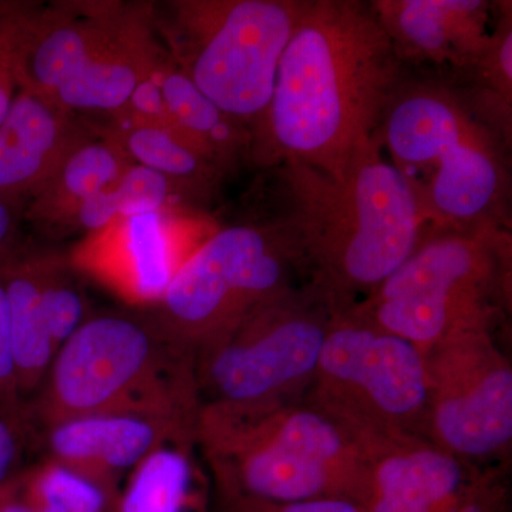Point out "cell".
Listing matches in <instances>:
<instances>
[{
  "instance_id": "cell-23",
  "label": "cell",
  "mask_w": 512,
  "mask_h": 512,
  "mask_svg": "<svg viewBox=\"0 0 512 512\" xmlns=\"http://www.w3.org/2000/svg\"><path fill=\"white\" fill-rule=\"evenodd\" d=\"M167 208L200 211L192 207L187 195L164 175L143 165L131 164L117 180L80 208L70 227V234L82 232L84 237L117 218Z\"/></svg>"
},
{
  "instance_id": "cell-19",
  "label": "cell",
  "mask_w": 512,
  "mask_h": 512,
  "mask_svg": "<svg viewBox=\"0 0 512 512\" xmlns=\"http://www.w3.org/2000/svg\"><path fill=\"white\" fill-rule=\"evenodd\" d=\"M164 103V126L180 134L229 177L251 160L252 134L195 86L167 49L153 69Z\"/></svg>"
},
{
  "instance_id": "cell-20",
  "label": "cell",
  "mask_w": 512,
  "mask_h": 512,
  "mask_svg": "<svg viewBox=\"0 0 512 512\" xmlns=\"http://www.w3.org/2000/svg\"><path fill=\"white\" fill-rule=\"evenodd\" d=\"M99 119L103 120L92 123L101 134L119 144L134 164L150 168L177 185L192 207L202 211L220 194L227 175L180 134L124 114Z\"/></svg>"
},
{
  "instance_id": "cell-9",
  "label": "cell",
  "mask_w": 512,
  "mask_h": 512,
  "mask_svg": "<svg viewBox=\"0 0 512 512\" xmlns=\"http://www.w3.org/2000/svg\"><path fill=\"white\" fill-rule=\"evenodd\" d=\"M363 448L426 439V353L370 325L350 309L335 311L315 376L302 397Z\"/></svg>"
},
{
  "instance_id": "cell-33",
  "label": "cell",
  "mask_w": 512,
  "mask_h": 512,
  "mask_svg": "<svg viewBox=\"0 0 512 512\" xmlns=\"http://www.w3.org/2000/svg\"><path fill=\"white\" fill-rule=\"evenodd\" d=\"M9 5V2H0V12Z\"/></svg>"
},
{
  "instance_id": "cell-30",
  "label": "cell",
  "mask_w": 512,
  "mask_h": 512,
  "mask_svg": "<svg viewBox=\"0 0 512 512\" xmlns=\"http://www.w3.org/2000/svg\"><path fill=\"white\" fill-rule=\"evenodd\" d=\"M19 399L15 359H13L9 303L5 289L0 284V404L2 407H18Z\"/></svg>"
},
{
  "instance_id": "cell-3",
  "label": "cell",
  "mask_w": 512,
  "mask_h": 512,
  "mask_svg": "<svg viewBox=\"0 0 512 512\" xmlns=\"http://www.w3.org/2000/svg\"><path fill=\"white\" fill-rule=\"evenodd\" d=\"M431 231L507 229V140L457 87L403 80L379 130Z\"/></svg>"
},
{
  "instance_id": "cell-1",
  "label": "cell",
  "mask_w": 512,
  "mask_h": 512,
  "mask_svg": "<svg viewBox=\"0 0 512 512\" xmlns=\"http://www.w3.org/2000/svg\"><path fill=\"white\" fill-rule=\"evenodd\" d=\"M403 69L372 3L306 0L249 163L272 170L298 161L339 173L379 136Z\"/></svg>"
},
{
  "instance_id": "cell-10",
  "label": "cell",
  "mask_w": 512,
  "mask_h": 512,
  "mask_svg": "<svg viewBox=\"0 0 512 512\" xmlns=\"http://www.w3.org/2000/svg\"><path fill=\"white\" fill-rule=\"evenodd\" d=\"M305 284L298 256L275 221L220 227L175 276L151 316L195 350L265 303Z\"/></svg>"
},
{
  "instance_id": "cell-13",
  "label": "cell",
  "mask_w": 512,
  "mask_h": 512,
  "mask_svg": "<svg viewBox=\"0 0 512 512\" xmlns=\"http://www.w3.org/2000/svg\"><path fill=\"white\" fill-rule=\"evenodd\" d=\"M218 228L204 212L188 208L120 217L84 235L67 261L131 308L151 311Z\"/></svg>"
},
{
  "instance_id": "cell-31",
  "label": "cell",
  "mask_w": 512,
  "mask_h": 512,
  "mask_svg": "<svg viewBox=\"0 0 512 512\" xmlns=\"http://www.w3.org/2000/svg\"><path fill=\"white\" fill-rule=\"evenodd\" d=\"M25 205L0 197V262L5 261L22 245L20 224Z\"/></svg>"
},
{
  "instance_id": "cell-17",
  "label": "cell",
  "mask_w": 512,
  "mask_h": 512,
  "mask_svg": "<svg viewBox=\"0 0 512 512\" xmlns=\"http://www.w3.org/2000/svg\"><path fill=\"white\" fill-rule=\"evenodd\" d=\"M86 130L83 116L19 89L0 123V197L26 207Z\"/></svg>"
},
{
  "instance_id": "cell-12",
  "label": "cell",
  "mask_w": 512,
  "mask_h": 512,
  "mask_svg": "<svg viewBox=\"0 0 512 512\" xmlns=\"http://www.w3.org/2000/svg\"><path fill=\"white\" fill-rule=\"evenodd\" d=\"M426 439L454 456L505 466L512 444V367L494 329L444 340L426 353Z\"/></svg>"
},
{
  "instance_id": "cell-5",
  "label": "cell",
  "mask_w": 512,
  "mask_h": 512,
  "mask_svg": "<svg viewBox=\"0 0 512 512\" xmlns=\"http://www.w3.org/2000/svg\"><path fill=\"white\" fill-rule=\"evenodd\" d=\"M43 427L89 414H126L194 429L201 402L191 350L153 316H90L57 350L36 390Z\"/></svg>"
},
{
  "instance_id": "cell-4",
  "label": "cell",
  "mask_w": 512,
  "mask_h": 512,
  "mask_svg": "<svg viewBox=\"0 0 512 512\" xmlns=\"http://www.w3.org/2000/svg\"><path fill=\"white\" fill-rule=\"evenodd\" d=\"M194 439L217 494L271 501L362 498L365 450L302 397L201 404Z\"/></svg>"
},
{
  "instance_id": "cell-2",
  "label": "cell",
  "mask_w": 512,
  "mask_h": 512,
  "mask_svg": "<svg viewBox=\"0 0 512 512\" xmlns=\"http://www.w3.org/2000/svg\"><path fill=\"white\" fill-rule=\"evenodd\" d=\"M272 171L279 212L271 220L295 249L305 284L335 311L375 291L431 231L379 136L339 173L298 161Z\"/></svg>"
},
{
  "instance_id": "cell-24",
  "label": "cell",
  "mask_w": 512,
  "mask_h": 512,
  "mask_svg": "<svg viewBox=\"0 0 512 512\" xmlns=\"http://www.w3.org/2000/svg\"><path fill=\"white\" fill-rule=\"evenodd\" d=\"M12 483L33 512H116L120 491L50 458L20 468Z\"/></svg>"
},
{
  "instance_id": "cell-26",
  "label": "cell",
  "mask_w": 512,
  "mask_h": 512,
  "mask_svg": "<svg viewBox=\"0 0 512 512\" xmlns=\"http://www.w3.org/2000/svg\"><path fill=\"white\" fill-rule=\"evenodd\" d=\"M72 272L67 259L46 255L40 303L56 353L90 318L86 295Z\"/></svg>"
},
{
  "instance_id": "cell-14",
  "label": "cell",
  "mask_w": 512,
  "mask_h": 512,
  "mask_svg": "<svg viewBox=\"0 0 512 512\" xmlns=\"http://www.w3.org/2000/svg\"><path fill=\"white\" fill-rule=\"evenodd\" d=\"M366 512H510L505 466L471 463L427 439L365 447Z\"/></svg>"
},
{
  "instance_id": "cell-27",
  "label": "cell",
  "mask_w": 512,
  "mask_h": 512,
  "mask_svg": "<svg viewBox=\"0 0 512 512\" xmlns=\"http://www.w3.org/2000/svg\"><path fill=\"white\" fill-rule=\"evenodd\" d=\"M36 6L32 2H9L0 12V123L19 90V53Z\"/></svg>"
},
{
  "instance_id": "cell-15",
  "label": "cell",
  "mask_w": 512,
  "mask_h": 512,
  "mask_svg": "<svg viewBox=\"0 0 512 512\" xmlns=\"http://www.w3.org/2000/svg\"><path fill=\"white\" fill-rule=\"evenodd\" d=\"M377 18L402 62L468 73L493 35L495 3L487 0H376Z\"/></svg>"
},
{
  "instance_id": "cell-32",
  "label": "cell",
  "mask_w": 512,
  "mask_h": 512,
  "mask_svg": "<svg viewBox=\"0 0 512 512\" xmlns=\"http://www.w3.org/2000/svg\"><path fill=\"white\" fill-rule=\"evenodd\" d=\"M0 512H33L20 500L12 480L0 487Z\"/></svg>"
},
{
  "instance_id": "cell-25",
  "label": "cell",
  "mask_w": 512,
  "mask_h": 512,
  "mask_svg": "<svg viewBox=\"0 0 512 512\" xmlns=\"http://www.w3.org/2000/svg\"><path fill=\"white\" fill-rule=\"evenodd\" d=\"M476 94L464 93L466 99L511 143L512 107V6L495 2V18L490 45L476 66L470 70Z\"/></svg>"
},
{
  "instance_id": "cell-7",
  "label": "cell",
  "mask_w": 512,
  "mask_h": 512,
  "mask_svg": "<svg viewBox=\"0 0 512 512\" xmlns=\"http://www.w3.org/2000/svg\"><path fill=\"white\" fill-rule=\"evenodd\" d=\"M510 272L507 229L430 231L400 268L349 309L427 353L460 333L494 329L510 296Z\"/></svg>"
},
{
  "instance_id": "cell-8",
  "label": "cell",
  "mask_w": 512,
  "mask_h": 512,
  "mask_svg": "<svg viewBox=\"0 0 512 512\" xmlns=\"http://www.w3.org/2000/svg\"><path fill=\"white\" fill-rule=\"evenodd\" d=\"M306 0H174L154 8L158 36L208 99L248 128L261 123Z\"/></svg>"
},
{
  "instance_id": "cell-6",
  "label": "cell",
  "mask_w": 512,
  "mask_h": 512,
  "mask_svg": "<svg viewBox=\"0 0 512 512\" xmlns=\"http://www.w3.org/2000/svg\"><path fill=\"white\" fill-rule=\"evenodd\" d=\"M163 52L153 6L37 5L19 53V89L79 116H111L126 107Z\"/></svg>"
},
{
  "instance_id": "cell-18",
  "label": "cell",
  "mask_w": 512,
  "mask_h": 512,
  "mask_svg": "<svg viewBox=\"0 0 512 512\" xmlns=\"http://www.w3.org/2000/svg\"><path fill=\"white\" fill-rule=\"evenodd\" d=\"M134 164L119 144L101 134L92 120L64 154L42 187L26 202L23 220L47 235L70 234L80 208Z\"/></svg>"
},
{
  "instance_id": "cell-29",
  "label": "cell",
  "mask_w": 512,
  "mask_h": 512,
  "mask_svg": "<svg viewBox=\"0 0 512 512\" xmlns=\"http://www.w3.org/2000/svg\"><path fill=\"white\" fill-rule=\"evenodd\" d=\"M22 407L0 410V487L19 473L26 441V419Z\"/></svg>"
},
{
  "instance_id": "cell-28",
  "label": "cell",
  "mask_w": 512,
  "mask_h": 512,
  "mask_svg": "<svg viewBox=\"0 0 512 512\" xmlns=\"http://www.w3.org/2000/svg\"><path fill=\"white\" fill-rule=\"evenodd\" d=\"M217 512H366L349 498H319L303 501H271L245 495L217 494Z\"/></svg>"
},
{
  "instance_id": "cell-16",
  "label": "cell",
  "mask_w": 512,
  "mask_h": 512,
  "mask_svg": "<svg viewBox=\"0 0 512 512\" xmlns=\"http://www.w3.org/2000/svg\"><path fill=\"white\" fill-rule=\"evenodd\" d=\"M45 429L46 458L116 490L161 444L194 434V429L170 421L126 414H89Z\"/></svg>"
},
{
  "instance_id": "cell-22",
  "label": "cell",
  "mask_w": 512,
  "mask_h": 512,
  "mask_svg": "<svg viewBox=\"0 0 512 512\" xmlns=\"http://www.w3.org/2000/svg\"><path fill=\"white\" fill-rule=\"evenodd\" d=\"M194 434L157 447L121 484L116 512H207Z\"/></svg>"
},
{
  "instance_id": "cell-21",
  "label": "cell",
  "mask_w": 512,
  "mask_h": 512,
  "mask_svg": "<svg viewBox=\"0 0 512 512\" xmlns=\"http://www.w3.org/2000/svg\"><path fill=\"white\" fill-rule=\"evenodd\" d=\"M46 255L20 245L0 262V284L9 303L19 396L39 389L56 356L40 303Z\"/></svg>"
},
{
  "instance_id": "cell-11",
  "label": "cell",
  "mask_w": 512,
  "mask_h": 512,
  "mask_svg": "<svg viewBox=\"0 0 512 512\" xmlns=\"http://www.w3.org/2000/svg\"><path fill=\"white\" fill-rule=\"evenodd\" d=\"M335 309L311 286L265 303L194 352L201 404L301 399L315 376Z\"/></svg>"
}]
</instances>
